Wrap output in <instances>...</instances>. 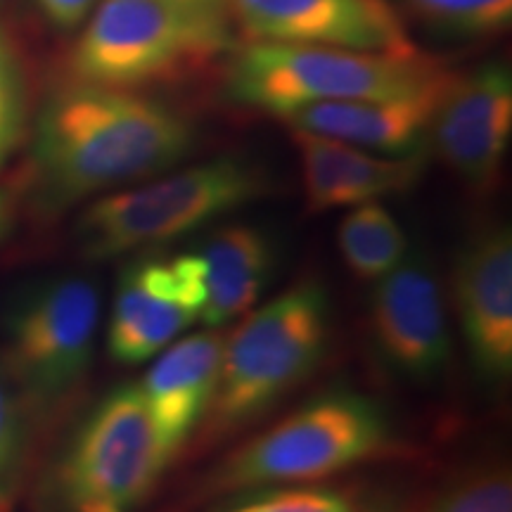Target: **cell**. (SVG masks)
Listing matches in <instances>:
<instances>
[{
    "label": "cell",
    "instance_id": "cell-1",
    "mask_svg": "<svg viewBox=\"0 0 512 512\" xmlns=\"http://www.w3.org/2000/svg\"><path fill=\"white\" fill-rule=\"evenodd\" d=\"M192 121L128 88L72 81L43 102L31 140V190L55 214L88 197L174 169L190 155Z\"/></svg>",
    "mask_w": 512,
    "mask_h": 512
},
{
    "label": "cell",
    "instance_id": "cell-2",
    "mask_svg": "<svg viewBox=\"0 0 512 512\" xmlns=\"http://www.w3.org/2000/svg\"><path fill=\"white\" fill-rule=\"evenodd\" d=\"M434 57L252 41L230 53L228 98L283 119L320 102L394 98L451 79Z\"/></svg>",
    "mask_w": 512,
    "mask_h": 512
},
{
    "label": "cell",
    "instance_id": "cell-3",
    "mask_svg": "<svg viewBox=\"0 0 512 512\" xmlns=\"http://www.w3.org/2000/svg\"><path fill=\"white\" fill-rule=\"evenodd\" d=\"M81 27L69 55L74 81L128 91L197 72L235 50L230 12L183 0H100Z\"/></svg>",
    "mask_w": 512,
    "mask_h": 512
},
{
    "label": "cell",
    "instance_id": "cell-4",
    "mask_svg": "<svg viewBox=\"0 0 512 512\" xmlns=\"http://www.w3.org/2000/svg\"><path fill=\"white\" fill-rule=\"evenodd\" d=\"M268 188L266 171L242 157H219L174 174L164 171L93 200L76 221L74 238L81 256L91 261L150 252L247 207Z\"/></svg>",
    "mask_w": 512,
    "mask_h": 512
},
{
    "label": "cell",
    "instance_id": "cell-5",
    "mask_svg": "<svg viewBox=\"0 0 512 512\" xmlns=\"http://www.w3.org/2000/svg\"><path fill=\"white\" fill-rule=\"evenodd\" d=\"M223 339L209 437L238 432L318 368L330 342V297L316 278L287 287Z\"/></svg>",
    "mask_w": 512,
    "mask_h": 512
},
{
    "label": "cell",
    "instance_id": "cell-6",
    "mask_svg": "<svg viewBox=\"0 0 512 512\" xmlns=\"http://www.w3.org/2000/svg\"><path fill=\"white\" fill-rule=\"evenodd\" d=\"M389 444L392 422L380 403L356 392H330L235 448L211 472L209 489L240 494L318 482L380 456Z\"/></svg>",
    "mask_w": 512,
    "mask_h": 512
},
{
    "label": "cell",
    "instance_id": "cell-7",
    "mask_svg": "<svg viewBox=\"0 0 512 512\" xmlns=\"http://www.w3.org/2000/svg\"><path fill=\"white\" fill-rule=\"evenodd\" d=\"M174 458L138 384H121L69 437L50 475L48 501L57 512L131 510L150 498Z\"/></svg>",
    "mask_w": 512,
    "mask_h": 512
},
{
    "label": "cell",
    "instance_id": "cell-8",
    "mask_svg": "<svg viewBox=\"0 0 512 512\" xmlns=\"http://www.w3.org/2000/svg\"><path fill=\"white\" fill-rule=\"evenodd\" d=\"M100 292L81 275H57L24 292L5 323L3 363L22 403L48 413L91 370L100 330Z\"/></svg>",
    "mask_w": 512,
    "mask_h": 512
},
{
    "label": "cell",
    "instance_id": "cell-9",
    "mask_svg": "<svg viewBox=\"0 0 512 512\" xmlns=\"http://www.w3.org/2000/svg\"><path fill=\"white\" fill-rule=\"evenodd\" d=\"M207 302L200 252H140L117 280L107 351L121 366H138L176 342L202 318Z\"/></svg>",
    "mask_w": 512,
    "mask_h": 512
},
{
    "label": "cell",
    "instance_id": "cell-10",
    "mask_svg": "<svg viewBox=\"0 0 512 512\" xmlns=\"http://www.w3.org/2000/svg\"><path fill=\"white\" fill-rule=\"evenodd\" d=\"M370 339L384 368L411 382H432L451 363L453 342L441 283L425 256H406L375 280Z\"/></svg>",
    "mask_w": 512,
    "mask_h": 512
},
{
    "label": "cell",
    "instance_id": "cell-11",
    "mask_svg": "<svg viewBox=\"0 0 512 512\" xmlns=\"http://www.w3.org/2000/svg\"><path fill=\"white\" fill-rule=\"evenodd\" d=\"M252 41L330 46L368 53H413L389 0H228Z\"/></svg>",
    "mask_w": 512,
    "mask_h": 512
},
{
    "label": "cell",
    "instance_id": "cell-12",
    "mask_svg": "<svg viewBox=\"0 0 512 512\" xmlns=\"http://www.w3.org/2000/svg\"><path fill=\"white\" fill-rule=\"evenodd\" d=\"M512 136V76L491 62L453 76L434 114L430 140L439 157L470 188L498 181Z\"/></svg>",
    "mask_w": 512,
    "mask_h": 512
},
{
    "label": "cell",
    "instance_id": "cell-13",
    "mask_svg": "<svg viewBox=\"0 0 512 512\" xmlns=\"http://www.w3.org/2000/svg\"><path fill=\"white\" fill-rule=\"evenodd\" d=\"M453 306L472 363L486 380L512 373V235L486 228L453 266Z\"/></svg>",
    "mask_w": 512,
    "mask_h": 512
},
{
    "label": "cell",
    "instance_id": "cell-14",
    "mask_svg": "<svg viewBox=\"0 0 512 512\" xmlns=\"http://www.w3.org/2000/svg\"><path fill=\"white\" fill-rule=\"evenodd\" d=\"M292 145L302 164L306 207L328 211L380 202L401 195L425 174V150L413 155H382L335 138L290 128Z\"/></svg>",
    "mask_w": 512,
    "mask_h": 512
},
{
    "label": "cell",
    "instance_id": "cell-15",
    "mask_svg": "<svg viewBox=\"0 0 512 512\" xmlns=\"http://www.w3.org/2000/svg\"><path fill=\"white\" fill-rule=\"evenodd\" d=\"M451 79L394 98L320 102L287 114L283 121L290 128H302L370 152L413 155L425 150L434 114Z\"/></svg>",
    "mask_w": 512,
    "mask_h": 512
},
{
    "label": "cell",
    "instance_id": "cell-16",
    "mask_svg": "<svg viewBox=\"0 0 512 512\" xmlns=\"http://www.w3.org/2000/svg\"><path fill=\"white\" fill-rule=\"evenodd\" d=\"M221 330L207 328L176 339L159 351L138 384L159 434L178 456L197 425L207 420L219 382L223 356Z\"/></svg>",
    "mask_w": 512,
    "mask_h": 512
},
{
    "label": "cell",
    "instance_id": "cell-17",
    "mask_svg": "<svg viewBox=\"0 0 512 512\" xmlns=\"http://www.w3.org/2000/svg\"><path fill=\"white\" fill-rule=\"evenodd\" d=\"M200 256L207 283V302L200 320L204 328L221 330L249 313L271 285L278 247L266 230L233 223L214 230L202 242Z\"/></svg>",
    "mask_w": 512,
    "mask_h": 512
},
{
    "label": "cell",
    "instance_id": "cell-18",
    "mask_svg": "<svg viewBox=\"0 0 512 512\" xmlns=\"http://www.w3.org/2000/svg\"><path fill=\"white\" fill-rule=\"evenodd\" d=\"M337 247L356 278L375 283L408 256V238L380 202L358 204L337 228Z\"/></svg>",
    "mask_w": 512,
    "mask_h": 512
},
{
    "label": "cell",
    "instance_id": "cell-19",
    "mask_svg": "<svg viewBox=\"0 0 512 512\" xmlns=\"http://www.w3.org/2000/svg\"><path fill=\"white\" fill-rule=\"evenodd\" d=\"M411 512H512L510 470L501 463H479L437 486Z\"/></svg>",
    "mask_w": 512,
    "mask_h": 512
},
{
    "label": "cell",
    "instance_id": "cell-20",
    "mask_svg": "<svg viewBox=\"0 0 512 512\" xmlns=\"http://www.w3.org/2000/svg\"><path fill=\"white\" fill-rule=\"evenodd\" d=\"M427 27L460 38H484L510 27L512 0H399Z\"/></svg>",
    "mask_w": 512,
    "mask_h": 512
},
{
    "label": "cell",
    "instance_id": "cell-21",
    "mask_svg": "<svg viewBox=\"0 0 512 512\" xmlns=\"http://www.w3.org/2000/svg\"><path fill=\"white\" fill-rule=\"evenodd\" d=\"M29 453L24 403L0 368V508H5L22 484Z\"/></svg>",
    "mask_w": 512,
    "mask_h": 512
},
{
    "label": "cell",
    "instance_id": "cell-22",
    "mask_svg": "<svg viewBox=\"0 0 512 512\" xmlns=\"http://www.w3.org/2000/svg\"><path fill=\"white\" fill-rule=\"evenodd\" d=\"M29 119L27 76L15 46L0 31V166L22 143Z\"/></svg>",
    "mask_w": 512,
    "mask_h": 512
},
{
    "label": "cell",
    "instance_id": "cell-23",
    "mask_svg": "<svg viewBox=\"0 0 512 512\" xmlns=\"http://www.w3.org/2000/svg\"><path fill=\"white\" fill-rule=\"evenodd\" d=\"M261 512H368L347 491L330 486H294L268 491L254 501Z\"/></svg>",
    "mask_w": 512,
    "mask_h": 512
},
{
    "label": "cell",
    "instance_id": "cell-24",
    "mask_svg": "<svg viewBox=\"0 0 512 512\" xmlns=\"http://www.w3.org/2000/svg\"><path fill=\"white\" fill-rule=\"evenodd\" d=\"M34 3L55 29L74 31L91 17L100 0H34Z\"/></svg>",
    "mask_w": 512,
    "mask_h": 512
},
{
    "label": "cell",
    "instance_id": "cell-25",
    "mask_svg": "<svg viewBox=\"0 0 512 512\" xmlns=\"http://www.w3.org/2000/svg\"><path fill=\"white\" fill-rule=\"evenodd\" d=\"M10 221H12V209H10V200L3 190H0V238H5L10 230Z\"/></svg>",
    "mask_w": 512,
    "mask_h": 512
},
{
    "label": "cell",
    "instance_id": "cell-26",
    "mask_svg": "<svg viewBox=\"0 0 512 512\" xmlns=\"http://www.w3.org/2000/svg\"><path fill=\"white\" fill-rule=\"evenodd\" d=\"M183 3H190L195 5V8L214 10V12H230L228 0H183Z\"/></svg>",
    "mask_w": 512,
    "mask_h": 512
},
{
    "label": "cell",
    "instance_id": "cell-27",
    "mask_svg": "<svg viewBox=\"0 0 512 512\" xmlns=\"http://www.w3.org/2000/svg\"><path fill=\"white\" fill-rule=\"evenodd\" d=\"M230 512H261V510H259V505L252 501V503L242 505V508H235V510H230Z\"/></svg>",
    "mask_w": 512,
    "mask_h": 512
},
{
    "label": "cell",
    "instance_id": "cell-28",
    "mask_svg": "<svg viewBox=\"0 0 512 512\" xmlns=\"http://www.w3.org/2000/svg\"><path fill=\"white\" fill-rule=\"evenodd\" d=\"M83 512H126V510H117V508H105V505H95V508H86Z\"/></svg>",
    "mask_w": 512,
    "mask_h": 512
}]
</instances>
